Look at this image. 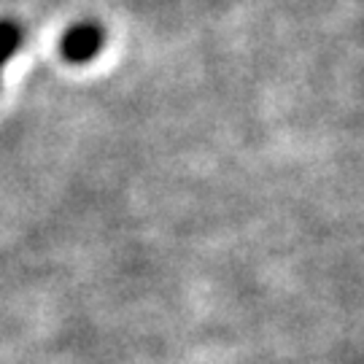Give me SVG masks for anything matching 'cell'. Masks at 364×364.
Returning a JSON list of instances; mask_svg holds the SVG:
<instances>
[{"label":"cell","instance_id":"7a4b0ae2","mask_svg":"<svg viewBox=\"0 0 364 364\" xmlns=\"http://www.w3.org/2000/svg\"><path fill=\"white\" fill-rule=\"evenodd\" d=\"M19 27L9 22V19H3L0 22V73H3V68L9 65V60L14 57L16 52V46H19Z\"/></svg>","mask_w":364,"mask_h":364},{"label":"cell","instance_id":"6da1fadb","mask_svg":"<svg viewBox=\"0 0 364 364\" xmlns=\"http://www.w3.org/2000/svg\"><path fill=\"white\" fill-rule=\"evenodd\" d=\"M103 46V30L97 25H76L70 27L63 41H60V52L68 63H87Z\"/></svg>","mask_w":364,"mask_h":364}]
</instances>
